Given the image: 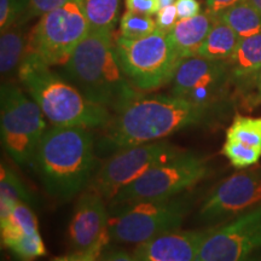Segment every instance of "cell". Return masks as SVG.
<instances>
[{
  "mask_svg": "<svg viewBox=\"0 0 261 261\" xmlns=\"http://www.w3.org/2000/svg\"><path fill=\"white\" fill-rule=\"evenodd\" d=\"M225 139L237 140L254 148H261V116L234 114L232 122L226 129Z\"/></svg>",
  "mask_w": 261,
  "mask_h": 261,
  "instance_id": "obj_24",
  "label": "cell"
},
{
  "mask_svg": "<svg viewBox=\"0 0 261 261\" xmlns=\"http://www.w3.org/2000/svg\"><path fill=\"white\" fill-rule=\"evenodd\" d=\"M155 31H158L156 21L149 15L127 10L120 19V35L125 38H143Z\"/></svg>",
  "mask_w": 261,
  "mask_h": 261,
  "instance_id": "obj_26",
  "label": "cell"
},
{
  "mask_svg": "<svg viewBox=\"0 0 261 261\" xmlns=\"http://www.w3.org/2000/svg\"><path fill=\"white\" fill-rule=\"evenodd\" d=\"M71 0H29L27 10H25L21 22H27L33 17H40L46 12L55 10L60 6L67 4Z\"/></svg>",
  "mask_w": 261,
  "mask_h": 261,
  "instance_id": "obj_28",
  "label": "cell"
},
{
  "mask_svg": "<svg viewBox=\"0 0 261 261\" xmlns=\"http://www.w3.org/2000/svg\"><path fill=\"white\" fill-rule=\"evenodd\" d=\"M28 3L29 0H0V29L4 31L21 21Z\"/></svg>",
  "mask_w": 261,
  "mask_h": 261,
  "instance_id": "obj_27",
  "label": "cell"
},
{
  "mask_svg": "<svg viewBox=\"0 0 261 261\" xmlns=\"http://www.w3.org/2000/svg\"><path fill=\"white\" fill-rule=\"evenodd\" d=\"M17 75L52 126L103 128L112 119L110 110L87 99L35 54L27 52Z\"/></svg>",
  "mask_w": 261,
  "mask_h": 261,
  "instance_id": "obj_4",
  "label": "cell"
},
{
  "mask_svg": "<svg viewBox=\"0 0 261 261\" xmlns=\"http://www.w3.org/2000/svg\"><path fill=\"white\" fill-rule=\"evenodd\" d=\"M242 0H207V10L212 14L218 15L219 12L224 11L225 9L230 8Z\"/></svg>",
  "mask_w": 261,
  "mask_h": 261,
  "instance_id": "obj_33",
  "label": "cell"
},
{
  "mask_svg": "<svg viewBox=\"0 0 261 261\" xmlns=\"http://www.w3.org/2000/svg\"><path fill=\"white\" fill-rule=\"evenodd\" d=\"M240 40V37L233 29L217 17L210 34L207 35L196 56L211 61L227 62L233 55Z\"/></svg>",
  "mask_w": 261,
  "mask_h": 261,
  "instance_id": "obj_20",
  "label": "cell"
},
{
  "mask_svg": "<svg viewBox=\"0 0 261 261\" xmlns=\"http://www.w3.org/2000/svg\"><path fill=\"white\" fill-rule=\"evenodd\" d=\"M249 2L261 11V0H249Z\"/></svg>",
  "mask_w": 261,
  "mask_h": 261,
  "instance_id": "obj_38",
  "label": "cell"
},
{
  "mask_svg": "<svg viewBox=\"0 0 261 261\" xmlns=\"http://www.w3.org/2000/svg\"><path fill=\"white\" fill-rule=\"evenodd\" d=\"M180 152L178 146L166 140L120 150L98 168L87 189L110 202L121 189L142 177L150 168Z\"/></svg>",
  "mask_w": 261,
  "mask_h": 261,
  "instance_id": "obj_10",
  "label": "cell"
},
{
  "mask_svg": "<svg viewBox=\"0 0 261 261\" xmlns=\"http://www.w3.org/2000/svg\"><path fill=\"white\" fill-rule=\"evenodd\" d=\"M18 202L34 204V196L9 166L3 163L0 175V217L8 214Z\"/></svg>",
  "mask_w": 261,
  "mask_h": 261,
  "instance_id": "obj_22",
  "label": "cell"
},
{
  "mask_svg": "<svg viewBox=\"0 0 261 261\" xmlns=\"http://www.w3.org/2000/svg\"><path fill=\"white\" fill-rule=\"evenodd\" d=\"M179 19L195 17L201 14V3L198 0H177L175 2Z\"/></svg>",
  "mask_w": 261,
  "mask_h": 261,
  "instance_id": "obj_31",
  "label": "cell"
},
{
  "mask_svg": "<svg viewBox=\"0 0 261 261\" xmlns=\"http://www.w3.org/2000/svg\"><path fill=\"white\" fill-rule=\"evenodd\" d=\"M256 99L261 102V74H260V77H259V81H257V97Z\"/></svg>",
  "mask_w": 261,
  "mask_h": 261,
  "instance_id": "obj_36",
  "label": "cell"
},
{
  "mask_svg": "<svg viewBox=\"0 0 261 261\" xmlns=\"http://www.w3.org/2000/svg\"><path fill=\"white\" fill-rule=\"evenodd\" d=\"M120 4L121 0H83L90 32L113 33L119 19Z\"/></svg>",
  "mask_w": 261,
  "mask_h": 261,
  "instance_id": "obj_23",
  "label": "cell"
},
{
  "mask_svg": "<svg viewBox=\"0 0 261 261\" xmlns=\"http://www.w3.org/2000/svg\"><path fill=\"white\" fill-rule=\"evenodd\" d=\"M261 248V203L213 226L196 261H243Z\"/></svg>",
  "mask_w": 261,
  "mask_h": 261,
  "instance_id": "obj_11",
  "label": "cell"
},
{
  "mask_svg": "<svg viewBox=\"0 0 261 261\" xmlns=\"http://www.w3.org/2000/svg\"><path fill=\"white\" fill-rule=\"evenodd\" d=\"M109 211L104 198L87 190L80 195L71 218L68 237L75 252L98 257L109 238Z\"/></svg>",
  "mask_w": 261,
  "mask_h": 261,
  "instance_id": "obj_14",
  "label": "cell"
},
{
  "mask_svg": "<svg viewBox=\"0 0 261 261\" xmlns=\"http://www.w3.org/2000/svg\"><path fill=\"white\" fill-rule=\"evenodd\" d=\"M125 6L129 11L144 15H156L161 9L160 0H125Z\"/></svg>",
  "mask_w": 261,
  "mask_h": 261,
  "instance_id": "obj_30",
  "label": "cell"
},
{
  "mask_svg": "<svg viewBox=\"0 0 261 261\" xmlns=\"http://www.w3.org/2000/svg\"><path fill=\"white\" fill-rule=\"evenodd\" d=\"M175 2L177 0H160V5H161V8H166V6L174 5Z\"/></svg>",
  "mask_w": 261,
  "mask_h": 261,
  "instance_id": "obj_35",
  "label": "cell"
},
{
  "mask_svg": "<svg viewBox=\"0 0 261 261\" xmlns=\"http://www.w3.org/2000/svg\"><path fill=\"white\" fill-rule=\"evenodd\" d=\"M227 67L231 84L241 92L257 86L261 74V33L241 39Z\"/></svg>",
  "mask_w": 261,
  "mask_h": 261,
  "instance_id": "obj_17",
  "label": "cell"
},
{
  "mask_svg": "<svg viewBox=\"0 0 261 261\" xmlns=\"http://www.w3.org/2000/svg\"><path fill=\"white\" fill-rule=\"evenodd\" d=\"M178 14H177V8L175 5H169L166 8H161L160 11L156 14V25L160 31L168 33L172 31V28L174 27L175 23L178 22Z\"/></svg>",
  "mask_w": 261,
  "mask_h": 261,
  "instance_id": "obj_29",
  "label": "cell"
},
{
  "mask_svg": "<svg viewBox=\"0 0 261 261\" xmlns=\"http://www.w3.org/2000/svg\"><path fill=\"white\" fill-rule=\"evenodd\" d=\"M211 228L173 230L138 244L135 256L138 261H196Z\"/></svg>",
  "mask_w": 261,
  "mask_h": 261,
  "instance_id": "obj_16",
  "label": "cell"
},
{
  "mask_svg": "<svg viewBox=\"0 0 261 261\" xmlns=\"http://www.w3.org/2000/svg\"><path fill=\"white\" fill-rule=\"evenodd\" d=\"M217 17L230 25L240 39L261 33V11L249 0H242L225 9Z\"/></svg>",
  "mask_w": 261,
  "mask_h": 261,
  "instance_id": "obj_21",
  "label": "cell"
},
{
  "mask_svg": "<svg viewBox=\"0 0 261 261\" xmlns=\"http://www.w3.org/2000/svg\"><path fill=\"white\" fill-rule=\"evenodd\" d=\"M215 18L217 15L207 10L195 17L178 19L172 31L168 33V38L181 60L197 55L213 27Z\"/></svg>",
  "mask_w": 261,
  "mask_h": 261,
  "instance_id": "obj_18",
  "label": "cell"
},
{
  "mask_svg": "<svg viewBox=\"0 0 261 261\" xmlns=\"http://www.w3.org/2000/svg\"><path fill=\"white\" fill-rule=\"evenodd\" d=\"M190 204L188 196L110 204L109 238L119 243L142 244L161 233L178 230Z\"/></svg>",
  "mask_w": 261,
  "mask_h": 261,
  "instance_id": "obj_5",
  "label": "cell"
},
{
  "mask_svg": "<svg viewBox=\"0 0 261 261\" xmlns=\"http://www.w3.org/2000/svg\"><path fill=\"white\" fill-rule=\"evenodd\" d=\"M52 261H97V257L91 254L75 252L73 254H68V255L55 257Z\"/></svg>",
  "mask_w": 261,
  "mask_h": 261,
  "instance_id": "obj_34",
  "label": "cell"
},
{
  "mask_svg": "<svg viewBox=\"0 0 261 261\" xmlns=\"http://www.w3.org/2000/svg\"><path fill=\"white\" fill-rule=\"evenodd\" d=\"M96 138L91 128H47L32 163L45 191L67 202L90 187L98 168Z\"/></svg>",
  "mask_w": 261,
  "mask_h": 261,
  "instance_id": "obj_2",
  "label": "cell"
},
{
  "mask_svg": "<svg viewBox=\"0 0 261 261\" xmlns=\"http://www.w3.org/2000/svg\"><path fill=\"white\" fill-rule=\"evenodd\" d=\"M0 234L3 246L19 261H35L46 255L37 217L28 203L18 202L0 217Z\"/></svg>",
  "mask_w": 261,
  "mask_h": 261,
  "instance_id": "obj_15",
  "label": "cell"
},
{
  "mask_svg": "<svg viewBox=\"0 0 261 261\" xmlns=\"http://www.w3.org/2000/svg\"><path fill=\"white\" fill-rule=\"evenodd\" d=\"M210 174L205 159L191 151L158 163L130 184L121 189L110 204L138 200H160L178 196Z\"/></svg>",
  "mask_w": 261,
  "mask_h": 261,
  "instance_id": "obj_9",
  "label": "cell"
},
{
  "mask_svg": "<svg viewBox=\"0 0 261 261\" xmlns=\"http://www.w3.org/2000/svg\"><path fill=\"white\" fill-rule=\"evenodd\" d=\"M63 74L87 99L114 114L142 96L119 63L113 33L90 32L63 64Z\"/></svg>",
  "mask_w": 261,
  "mask_h": 261,
  "instance_id": "obj_3",
  "label": "cell"
},
{
  "mask_svg": "<svg viewBox=\"0 0 261 261\" xmlns=\"http://www.w3.org/2000/svg\"><path fill=\"white\" fill-rule=\"evenodd\" d=\"M114 46L123 73L140 92L171 83L181 62L167 33L160 29L138 39L119 35Z\"/></svg>",
  "mask_w": 261,
  "mask_h": 261,
  "instance_id": "obj_6",
  "label": "cell"
},
{
  "mask_svg": "<svg viewBox=\"0 0 261 261\" xmlns=\"http://www.w3.org/2000/svg\"><path fill=\"white\" fill-rule=\"evenodd\" d=\"M46 127V117L32 97L11 81L2 84L0 133L10 158L21 166L32 163Z\"/></svg>",
  "mask_w": 261,
  "mask_h": 261,
  "instance_id": "obj_7",
  "label": "cell"
},
{
  "mask_svg": "<svg viewBox=\"0 0 261 261\" xmlns=\"http://www.w3.org/2000/svg\"><path fill=\"white\" fill-rule=\"evenodd\" d=\"M103 254L102 261H138L135 255H130L122 249H109Z\"/></svg>",
  "mask_w": 261,
  "mask_h": 261,
  "instance_id": "obj_32",
  "label": "cell"
},
{
  "mask_svg": "<svg viewBox=\"0 0 261 261\" xmlns=\"http://www.w3.org/2000/svg\"><path fill=\"white\" fill-rule=\"evenodd\" d=\"M208 110L184 98L166 94L139 96L112 116L96 142L97 154L156 142L187 127L200 125Z\"/></svg>",
  "mask_w": 261,
  "mask_h": 261,
  "instance_id": "obj_1",
  "label": "cell"
},
{
  "mask_svg": "<svg viewBox=\"0 0 261 261\" xmlns=\"http://www.w3.org/2000/svg\"><path fill=\"white\" fill-rule=\"evenodd\" d=\"M243 261H261V257H260V256H257V255H255V254H254V255L249 256V257H247V259H246V260H243Z\"/></svg>",
  "mask_w": 261,
  "mask_h": 261,
  "instance_id": "obj_37",
  "label": "cell"
},
{
  "mask_svg": "<svg viewBox=\"0 0 261 261\" xmlns=\"http://www.w3.org/2000/svg\"><path fill=\"white\" fill-rule=\"evenodd\" d=\"M29 33L25 32V22H16L2 31L0 35V70L2 76H9L18 71L19 65L28 52Z\"/></svg>",
  "mask_w": 261,
  "mask_h": 261,
  "instance_id": "obj_19",
  "label": "cell"
},
{
  "mask_svg": "<svg viewBox=\"0 0 261 261\" xmlns=\"http://www.w3.org/2000/svg\"><path fill=\"white\" fill-rule=\"evenodd\" d=\"M221 154L237 169H246L256 166L261 160V148L243 144L232 139H225Z\"/></svg>",
  "mask_w": 261,
  "mask_h": 261,
  "instance_id": "obj_25",
  "label": "cell"
},
{
  "mask_svg": "<svg viewBox=\"0 0 261 261\" xmlns=\"http://www.w3.org/2000/svg\"><path fill=\"white\" fill-rule=\"evenodd\" d=\"M89 33L83 0H71L40 16L29 33L28 52L51 67L63 65Z\"/></svg>",
  "mask_w": 261,
  "mask_h": 261,
  "instance_id": "obj_8",
  "label": "cell"
},
{
  "mask_svg": "<svg viewBox=\"0 0 261 261\" xmlns=\"http://www.w3.org/2000/svg\"><path fill=\"white\" fill-rule=\"evenodd\" d=\"M172 83L173 96L184 98L210 112L224 97L231 84L227 62L211 61L200 56L184 58Z\"/></svg>",
  "mask_w": 261,
  "mask_h": 261,
  "instance_id": "obj_12",
  "label": "cell"
},
{
  "mask_svg": "<svg viewBox=\"0 0 261 261\" xmlns=\"http://www.w3.org/2000/svg\"><path fill=\"white\" fill-rule=\"evenodd\" d=\"M261 203V168L233 174L220 182L202 203L198 219L221 225Z\"/></svg>",
  "mask_w": 261,
  "mask_h": 261,
  "instance_id": "obj_13",
  "label": "cell"
}]
</instances>
